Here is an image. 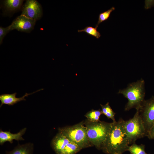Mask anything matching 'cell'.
I'll use <instances>...</instances> for the list:
<instances>
[{"instance_id": "10", "label": "cell", "mask_w": 154, "mask_h": 154, "mask_svg": "<svg viewBox=\"0 0 154 154\" xmlns=\"http://www.w3.org/2000/svg\"><path fill=\"white\" fill-rule=\"evenodd\" d=\"M43 90V89H41L31 93L28 94L26 93L23 96L19 98L16 97V95L17 94L16 92L12 94H2L0 95V100L1 102L0 107L1 108L3 104L13 106L21 101H25L26 100L25 98L26 97H28V96L31 94Z\"/></svg>"}, {"instance_id": "3", "label": "cell", "mask_w": 154, "mask_h": 154, "mask_svg": "<svg viewBox=\"0 0 154 154\" xmlns=\"http://www.w3.org/2000/svg\"><path fill=\"white\" fill-rule=\"evenodd\" d=\"M89 141L92 145L101 149L111 127L112 122L104 121L92 122L87 119L84 121Z\"/></svg>"}, {"instance_id": "5", "label": "cell", "mask_w": 154, "mask_h": 154, "mask_svg": "<svg viewBox=\"0 0 154 154\" xmlns=\"http://www.w3.org/2000/svg\"><path fill=\"white\" fill-rule=\"evenodd\" d=\"M133 118L125 121L124 129L127 136L129 144L135 143L138 139L146 136V132L139 109Z\"/></svg>"}, {"instance_id": "11", "label": "cell", "mask_w": 154, "mask_h": 154, "mask_svg": "<svg viewBox=\"0 0 154 154\" xmlns=\"http://www.w3.org/2000/svg\"><path fill=\"white\" fill-rule=\"evenodd\" d=\"M27 128H24L21 129L19 132L16 133H12L10 131H3L0 130V144L3 145L6 142H9L11 143H13V140L18 141L24 140V139L22 137L25 133Z\"/></svg>"}, {"instance_id": "15", "label": "cell", "mask_w": 154, "mask_h": 154, "mask_svg": "<svg viewBox=\"0 0 154 154\" xmlns=\"http://www.w3.org/2000/svg\"><path fill=\"white\" fill-rule=\"evenodd\" d=\"M102 114L101 110L100 109L98 110L92 109L87 112L85 115L87 119L92 122L100 121V117Z\"/></svg>"}, {"instance_id": "20", "label": "cell", "mask_w": 154, "mask_h": 154, "mask_svg": "<svg viewBox=\"0 0 154 154\" xmlns=\"http://www.w3.org/2000/svg\"><path fill=\"white\" fill-rule=\"evenodd\" d=\"M147 137L149 139L154 140V123L148 133Z\"/></svg>"}, {"instance_id": "19", "label": "cell", "mask_w": 154, "mask_h": 154, "mask_svg": "<svg viewBox=\"0 0 154 154\" xmlns=\"http://www.w3.org/2000/svg\"><path fill=\"white\" fill-rule=\"evenodd\" d=\"M10 31L9 26L5 28L0 27V43L1 44L2 43L5 37Z\"/></svg>"}, {"instance_id": "16", "label": "cell", "mask_w": 154, "mask_h": 154, "mask_svg": "<svg viewBox=\"0 0 154 154\" xmlns=\"http://www.w3.org/2000/svg\"><path fill=\"white\" fill-rule=\"evenodd\" d=\"M127 151L131 154H148L145 151L144 145H137L135 143L129 146Z\"/></svg>"}, {"instance_id": "6", "label": "cell", "mask_w": 154, "mask_h": 154, "mask_svg": "<svg viewBox=\"0 0 154 154\" xmlns=\"http://www.w3.org/2000/svg\"><path fill=\"white\" fill-rule=\"evenodd\" d=\"M139 110L147 137L154 123V96L149 99L145 100Z\"/></svg>"}, {"instance_id": "17", "label": "cell", "mask_w": 154, "mask_h": 154, "mask_svg": "<svg viewBox=\"0 0 154 154\" xmlns=\"http://www.w3.org/2000/svg\"><path fill=\"white\" fill-rule=\"evenodd\" d=\"M96 27H93L91 26H86L84 29L81 30H78V33L84 32L89 35L94 37L97 39H98L101 37V35L98 31Z\"/></svg>"}, {"instance_id": "2", "label": "cell", "mask_w": 154, "mask_h": 154, "mask_svg": "<svg viewBox=\"0 0 154 154\" xmlns=\"http://www.w3.org/2000/svg\"><path fill=\"white\" fill-rule=\"evenodd\" d=\"M145 84L144 80L141 78L129 84L126 88L119 90L118 93L122 94L128 100L125 111L133 108L140 109L145 100Z\"/></svg>"}, {"instance_id": "4", "label": "cell", "mask_w": 154, "mask_h": 154, "mask_svg": "<svg viewBox=\"0 0 154 154\" xmlns=\"http://www.w3.org/2000/svg\"><path fill=\"white\" fill-rule=\"evenodd\" d=\"M58 131L81 149L92 146L89 140L83 121L72 126L59 128Z\"/></svg>"}, {"instance_id": "13", "label": "cell", "mask_w": 154, "mask_h": 154, "mask_svg": "<svg viewBox=\"0 0 154 154\" xmlns=\"http://www.w3.org/2000/svg\"><path fill=\"white\" fill-rule=\"evenodd\" d=\"M22 0H6L3 4L5 10L9 13H14L21 8L23 1Z\"/></svg>"}, {"instance_id": "8", "label": "cell", "mask_w": 154, "mask_h": 154, "mask_svg": "<svg viewBox=\"0 0 154 154\" xmlns=\"http://www.w3.org/2000/svg\"><path fill=\"white\" fill-rule=\"evenodd\" d=\"M36 21L21 15L9 26L10 31L14 29L21 32H30L34 29Z\"/></svg>"}, {"instance_id": "9", "label": "cell", "mask_w": 154, "mask_h": 154, "mask_svg": "<svg viewBox=\"0 0 154 154\" xmlns=\"http://www.w3.org/2000/svg\"><path fill=\"white\" fill-rule=\"evenodd\" d=\"M73 142L62 133L58 132L51 142V146L56 154H65Z\"/></svg>"}, {"instance_id": "18", "label": "cell", "mask_w": 154, "mask_h": 154, "mask_svg": "<svg viewBox=\"0 0 154 154\" xmlns=\"http://www.w3.org/2000/svg\"><path fill=\"white\" fill-rule=\"evenodd\" d=\"M115 9L114 7H112L107 11L100 14L97 23L96 27L97 28L98 25L102 22L107 20L109 18L111 13Z\"/></svg>"}, {"instance_id": "12", "label": "cell", "mask_w": 154, "mask_h": 154, "mask_svg": "<svg viewBox=\"0 0 154 154\" xmlns=\"http://www.w3.org/2000/svg\"><path fill=\"white\" fill-rule=\"evenodd\" d=\"M33 143H29L22 145L19 143L13 150L6 151V154H33Z\"/></svg>"}, {"instance_id": "1", "label": "cell", "mask_w": 154, "mask_h": 154, "mask_svg": "<svg viewBox=\"0 0 154 154\" xmlns=\"http://www.w3.org/2000/svg\"><path fill=\"white\" fill-rule=\"evenodd\" d=\"M124 120L120 118L112 122L101 149L107 154H123L129 146L124 125Z\"/></svg>"}, {"instance_id": "14", "label": "cell", "mask_w": 154, "mask_h": 154, "mask_svg": "<svg viewBox=\"0 0 154 154\" xmlns=\"http://www.w3.org/2000/svg\"><path fill=\"white\" fill-rule=\"evenodd\" d=\"M102 108V114H104L108 119H110L113 121V122H115V116L116 113L112 110L110 106L109 103L107 102L105 105L100 104Z\"/></svg>"}, {"instance_id": "7", "label": "cell", "mask_w": 154, "mask_h": 154, "mask_svg": "<svg viewBox=\"0 0 154 154\" xmlns=\"http://www.w3.org/2000/svg\"><path fill=\"white\" fill-rule=\"evenodd\" d=\"M21 15L36 21L40 19L42 16V8L36 0H27L23 7Z\"/></svg>"}]
</instances>
